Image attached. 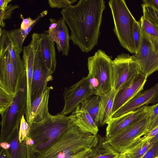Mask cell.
<instances>
[{
  "label": "cell",
  "instance_id": "cell-11",
  "mask_svg": "<svg viewBox=\"0 0 158 158\" xmlns=\"http://www.w3.org/2000/svg\"><path fill=\"white\" fill-rule=\"evenodd\" d=\"M19 81L9 51L0 48V86L14 96Z\"/></svg>",
  "mask_w": 158,
  "mask_h": 158
},
{
  "label": "cell",
  "instance_id": "cell-9",
  "mask_svg": "<svg viewBox=\"0 0 158 158\" xmlns=\"http://www.w3.org/2000/svg\"><path fill=\"white\" fill-rule=\"evenodd\" d=\"M32 37L34 41L35 54L31 85V102L44 92L47 87L48 82L53 80V73L48 69L42 60L40 47V34L34 33Z\"/></svg>",
  "mask_w": 158,
  "mask_h": 158
},
{
  "label": "cell",
  "instance_id": "cell-1",
  "mask_svg": "<svg viewBox=\"0 0 158 158\" xmlns=\"http://www.w3.org/2000/svg\"><path fill=\"white\" fill-rule=\"evenodd\" d=\"M105 3L103 0H80L61 11L71 30L70 40L82 52H89L98 43Z\"/></svg>",
  "mask_w": 158,
  "mask_h": 158
},
{
  "label": "cell",
  "instance_id": "cell-35",
  "mask_svg": "<svg viewBox=\"0 0 158 158\" xmlns=\"http://www.w3.org/2000/svg\"><path fill=\"white\" fill-rule=\"evenodd\" d=\"M25 140L27 148V158H34L35 153L34 148V141L29 136Z\"/></svg>",
  "mask_w": 158,
  "mask_h": 158
},
{
  "label": "cell",
  "instance_id": "cell-44",
  "mask_svg": "<svg viewBox=\"0 0 158 158\" xmlns=\"http://www.w3.org/2000/svg\"><path fill=\"white\" fill-rule=\"evenodd\" d=\"M119 158H130L125 153L120 154Z\"/></svg>",
  "mask_w": 158,
  "mask_h": 158
},
{
  "label": "cell",
  "instance_id": "cell-4",
  "mask_svg": "<svg viewBox=\"0 0 158 158\" xmlns=\"http://www.w3.org/2000/svg\"><path fill=\"white\" fill-rule=\"evenodd\" d=\"M108 4L114 21L113 31L121 45L129 52L135 54L133 31L136 20L124 0H110Z\"/></svg>",
  "mask_w": 158,
  "mask_h": 158
},
{
  "label": "cell",
  "instance_id": "cell-43",
  "mask_svg": "<svg viewBox=\"0 0 158 158\" xmlns=\"http://www.w3.org/2000/svg\"><path fill=\"white\" fill-rule=\"evenodd\" d=\"M152 143H154L158 141V133L154 137L151 139Z\"/></svg>",
  "mask_w": 158,
  "mask_h": 158
},
{
  "label": "cell",
  "instance_id": "cell-13",
  "mask_svg": "<svg viewBox=\"0 0 158 158\" xmlns=\"http://www.w3.org/2000/svg\"><path fill=\"white\" fill-rule=\"evenodd\" d=\"M143 36L139 49L133 56L142 73L147 77L158 71V52H154L145 37Z\"/></svg>",
  "mask_w": 158,
  "mask_h": 158
},
{
  "label": "cell",
  "instance_id": "cell-30",
  "mask_svg": "<svg viewBox=\"0 0 158 158\" xmlns=\"http://www.w3.org/2000/svg\"><path fill=\"white\" fill-rule=\"evenodd\" d=\"M142 36L140 26L138 21L136 20L134 24L133 31V39L136 51L135 53H136L139 49Z\"/></svg>",
  "mask_w": 158,
  "mask_h": 158
},
{
  "label": "cell",
  "instance_id": "cell-42",
  "mask_svg": "<svg viewBox=\"0 0 158 158\" xmlns=\"http://www.w3.org/2000/svg\"><path fill=\"white\" fill-rule=\"evenodd\" d=\"M10 147V144L8 142L4 141L0 143V148H1L8 150Z\"/></svg>",
  "mask_w": 158,
  "mask_h": 158
},
{
  "label": "cell",
  "instance_id": "cell-27",
  "mask_svg": "<svg viewBox=\"0 0 158 158\" xmlns=\"http://www.w3.org/2000/svg\"><path fill=\"white\" fill-rule=\"evenodd\" d=\"M100 100V96L94 95L85 99L79 104L82 108L89 112L98 126V115Z\"/></svg>",
  "mask_w": 158,
  "mask_h": 158
},
{
  "label": "cell",
  "instance_id": "cell-7",
  "mask_svg": "<svg viewBox=\"0 0 158 158\" xmlns=\"http://www.w3.org/2000/svg\"><path fill=\"white\" fill-rule=\"evenodd\" d=\"M112 66V90L116 93L142 72L133 56L123 53L113 60Z\"/></svg>",
  "mask_w": 158,
  "mask_h": 158
},
{
  "label": "cell",
  "instance_id": "cell-45",
  "mask_svg": "<svg viewBox=\"0 0 158 158\" xmlns=\"http://www.w3.org/2000/svg\"><path fill=\"white\" fill-rule=\"evenodd\" d=\"M156 158H158V156Z\"/></svg>",
  "mask_w": 158,
  "mask_h": 158
},
{
  "label": "cell",
  "instance_id": "cell-34",
  "mask_svg": "<svg viewBox=\"0 0 158 158\" xmlns=\"http://www.w3.org/2000/svg\"><path fill=\"white\" fill-rule=\"evenodd\" d=\"M158 156V141L153 143L141 158H156Z\"/></svg>",
  "mask_w": 158,
  "mask_h": 158
},
{
  "label": "cell",
  "instance_id": "cell-14",
  "mask_svg": "<svg viewBox=\"0 0 158 158\" xmlns=\"http://www.w3.org/2000/svg\"><path fill=\"white\" fill-rule=\"evenodd\" d=\"M158 98V83H157L150 89L141 91L132 97L112 115L111 118L153 103Z\"/></svg>",
  "mask_w": 158,
  "mask_h": 158
},
{
  "label": "cell",
  "instance_id": "cell-25",
  "mask_svg": "<svg viewBox=\"0 0 158 158\" xmlns=\"http://www.w3.org/2000/svg\"><path fill=\"white\" fill-rule=\"evenodd\" d=\"M138 22L142 34L148 41L152 48L154 52H158V28L143 15Z\"/></svg>",
  "mask_w": 158,
  "mask_h": 158
},
{
  "label": "cell",
  "instance_id": "cell-17",
  "mask_svg": "<svg viewBox=\"0 0 158 158\" xmlns=\"http://www.w3.org/2000/svg\"><path fill=\"white\" fill-rule=\"evenodd\" d=\"M23 60L25 68L27 85V98L26 119L28 123L31 113V90L35 58V47L34 39H32L30 43L24 46L23 49Z\"/></svg>",
  "mask_w": 158,
  "mask_h": 158
},
{
  "label": "cell",
  "instance_id": "cell-18",
  "mask_svg": "<svg viewBox=\"0 0 158 158\" xmlns=\"http://www.w3.org/2000/svg\"><path fill=\"white\" fill-rule=\"evenodd\" d=\"M68 117L71 123L82 131L95 135H98V126L89 112L82 108L80 105Z\"/></svg>",
  "mask_w": 158,
  "mask_h": 158
},
{
  "label": "cell",
  "instance_id": "cell-22",
  "mask_svg": "<svg viewBox=\"0 0 158 158\" xmlns=\"http://www.w3.org/2000/svg\"><path fill=\"white\" fill-rule=\"evenodd\" d=\"M116 92L111 90L100 96L98 115V126L107 124L111 119L112 110Z\"/></svg>",
  "mask_w": 158,
  "mask_h": 158
},
{
  "label": "cell",
  "instance_id": "cell-39",
  "mask_svg": "<svg viewBox=\"0 0 158 158\" xmlns=\"http://www.w3.org/2000/svg\"><path fill=\"white\" fill-rule=\"evenodd\" d=\"M157 126H158V115L154 120L148 125V133Z\"/></svg>",
  "mask_w": 158,
  "mask_h": 158
},
{
  "label": "cell",
  "instance_id": "cell-33",
  "mask_svg": "<svg viewBox=\"0 0 158 158\" xmlns=\"http://www.w3.org/2000/svg\"><path fill=\"white\" fill-rule=\"evenodd\" d=\"M77 0H48V3L52 8H63L69 7Z\"/></svg>",
  "mask_w": 158,
  "mask_h": 158
},
{
  "label": "cell",
  "instance_id": "cell-12",
  "mask_svg": "<svg viewBox=\"0 0 158 158\" xmlns=\"http://www.w3.org/2000/svg\"><path fill=\"white\" fill-rule=\"evenodd\" d=\"M155 105L144 106L118 117L111 118L107 124L106 138H109L152 111Z\"/></svg>",
  "mask_w": 158,
  "mask_h": 158
},
{
  "label": "cell",
  "instance_id": "cell-24",
  "mask_svg": "<svg viewBox=\"0 0 158 158\" xmlns=\"http://www.w3.org/2000/svg\"><path fill=\"white\" fill-rule=\"evenodd\" d=\"M19 127L17 128L6 141L10 144L7 150L11 158H27V151L26 140L22 142L19 138Z\"/></svg>",
  "mask_w": 158,
  "mask_h": 158
},
{
  "label": "cell",
  "instance_id": "cell-40",
  "mask_svg": "<svg viewBox=\"0 0 158 158\" xmlns=\"http://www.w3.org/2000/svg\"><path fill=\"white\" fill-rule=\"evenodd\" d=\"M0 158H11L8 151L0 148Z\"/></svg>",
  "mask_w": 158,
  "mask_h": 158
},
{
  "label": "cell",
  "instance_id": "cell-6",
  "mask_svg": "<svg viewBox=\"0 0 158 158\" xmlns=\"http://www.w3.org/2000/svg\"><path fill=\"white\" fill-rule=\"evenodd\" d=\"M27 98L26 71L19 81L17 91L12 103L1 114L0 143L6 141L14 131L19 127L21 119L25 114Z\"/></svg>",
  "mask_w": 158,
  "mask_h": 158
},
{
  "label": "cell",
  "instance_id": "cell-41",
  "mask_svg": "<svg viewBox=\"0 0 158 158\" xmlns=\"http://www.w3.org/2000/svg\"><path fill=\"white\" fill-rule=\"evenodd\" d=\"M12 0H0V10H4L8 5V4Z\"/></svg>",
  "mask_w": 158,
  "mask_h": 158
},
{
  "label": "cell",
  "instance_id": "cell-5",
  "mask_svg": "<svg viewBox=\"0 0 158 158\" xmlns=\"http://www.w3.org/2000/svg\"><path fill=\"white\" fill-rule=\"evenodd\" d=\"M112 61L110 56L100 49L88 58L87 77L95 95L101 96L112 90Z\"/></svg>",
  "mask_w": 158,
  "mask_h": 158
},
{
  "label": "cell",
  "instance_id": "cell-23",
  "mask_svg": "<svg viewBox=\"0 0 158 158\" xmlns=\"http://www.w3.org/2000/svg\"><path fill=\"white\" fill-rule=\"evenodd\" d=\"M120 154L107 142L106 138L98 135V142L91 153L85 158H119Z\"/></svg>",
  "mask_w": 158,
  "mask_h": 158
},
{
  "label": "cell",
  "instance_id": "cell-29",
  "mask_svg": "<svg viewBox=\"0 0 158 158\" xmlns=\"http://www.w3.org/2000/svg\"><path fill=\"white\" fill-rule=\"evenodd\" d=\"M14 96H12L0 86V113L1 114L12 103Z\"/></svg>",
  "mask_w": 158,
  "mask_h": 158
},
{
  "label": "cell",
  "instance_id": "cell-15",
  "mask_svg": "<svg viewBox=\"0 0 158 158\" xmlns=\"http://www.w3.org/2000/svg\"><path fill=\"white\" fill-rule=\"evenodd\" d=\"M48 30L45 32L52 40L55 42L58 51L63 56H68L69 49L70 36L66 23L62 17L58 20L49 19Z\"/></svg>",
  "mask_w": 158,
  "mask_h": 158
},
{
  "label": "cell",
  "instance_id": "cell-16",
  "mask_svg": "<svg viewBox=\"0 0 158 158\" xmlns=\"http://www.w3.org/2000/svg\"><path fill=\"white\" fill-rule=\"evenodd\" d=\"M147 78L141 72L136 76L124 87L116 93L112 114L127 101L143 89Z\"/></svg>",
  "mask_w": 158,
  "mask_h": 158
},
{
  "label": "cell",
  "instance_id": "cell-21",
  "mask_svg": "<svg viewBox=\"0 0 158 158\" xmlns=\"http://www.w3.org/2000/svg\"><path fill=\"white\" fill-rule=\"evenodd\" d=\"M40 34V47L42 60L48 69L54 73L56 65L54 42L51 40L45 32Z\"/></svg>",
  "mask_w": 158,
  "mask_h": 158
},
{
  "label": "cell",
  "instance_id": "cell-32",
  "mask_svg": "<svg viewBox=\"0 0 158 158\" xmlns=\"http://www.w3.org/2000/svg\"><path fill=\"white\" fill-rule=\"evenodd\" d=\"M30 131V125L23 115L21 119L19 129V138L20 142L24 141L28 136Z\"/></svg>",
  "mask_w": 158,
  "mask_h": 158
},
{
  "label": "cell",
  "instance_id": "cell-20",
  "mask_svg": "<svg viewBox=\"0 0 158 158\" xmlns=\"http://www.w3.org/2000/svg\"><path fill=\"white\" fill-rule=\"evenodd\" d=\"M0 48H4L9 51L15 74L19 81L26 72L24 63L20 54L13 48L9 37L8 31L2 30L1 27L0 29Z\"/></svg>",
  "mask_w": 158,
  "mask_h": 158
},
{
  "label": "cell",
  "instance_id": "cell-10",
  "mask_svg": "<svg viewBox=\"0 0 158 158\" xmlns=\"http://www.w3.org/2000/svg\"><path fill=\"white\" fill-rule=\"evenodd\" d=\"M94 95V90L88 77H83L70 87L64 88V105L60 113L65 115L69 114L85 99Z\"/></svg>",
  "mask_w": 158,
  "mask_h": 158
},
{
  "label": "cell",
  "instance_id": "cell-38",
  "mask_svg": "<svg viewBox=\"0 0 158 158\" xmlns=\"http://www.w3.org/2000/svg\"><path fill=\"white\" fill-rule=\"evenodd\" d=\"M158 115V103L155 105L151 114L149 125L154 120Z\"/></svg>",
  "mask_w": 158,
  "mask_h": 158
},
{
  "label": "cell",
  "instance_id": "cell-2",
  "mask_svg": "<svg viewBox=\"0 0 158 158\" xmlns=\"http://www.w3.org/2000/svg\"><path fill=\"white\" fill-rule=\"evenodd\" d=\"M98 139V135L84 132L72 123L56 142L34 158H85L92 152Z\"/></svg>",
  "mask_w": 158,
  "mask_h": 158
},
{
  "label": "cell",
  "instance_id": "cell-3",
  "mask_svg": "<svg viewBox=\"0 0 158 158\" xmlns=\"http://www.w3.org/2000/svg\"><path fill=\"white\" fill-rule=\"evenodd\" d=\"M72 124L68 116L60 113L55 115L50 114L43 120L30 124L28 136L34 141L35 156L53 144Z\"/></svg>",
  "mask_w": 158,
  "mask_h": 158
},
{
  "label": "cell",
  "instance_id": "cell-28",
  "mask_svg": "<svg viewBox=\"0 0 158 158\" xmlns=\"http://www.w3.org/2000/svg\"><path fill=\"white\" fill-rule=\"evenodd\" d=\"M143 16L158 28V11L152 7L143 4Z\"/></svg>",
  "mask_w": 158,
  "mask_h": 158
},
{
  "label": "cell",
  "instance_id": "cell-8",
  "mask_svg": "<svg viewBox=\"0 0 158 158\" xmlns=\"http://www.w3.org/2000/svg\"><path fill=\"white\" fill-rule=\"evenodd\" d=\"M152 111L123 130L106 138L107 142L117 152L122 154L135 140L148 133Z\"/></svg>",
  "mask_w": 158,
  "mask_h": 158
},
{
  "label": "cell",
  "instance_id": "cell-36",
  "mask_svg": "<svg viewBox=\"0 0 158 158\" xmlns=\"http://www.w3.org/2000/svg\"><path fill=\"white\" fill-rule=\"evenodd\" d=\"M158 133V126L150 130L142 137L138 139L140 141L148 140L154 137Z\"/></svg>",
  "mask_w": 158,
  "mask_h": 158
},
{
  "label": "cell",
  "instance_id": "cell-19",
  "mask_svg": "<svg viewBox=\"0 0 158 158\" xmlns=\"http://www.w3.org/2000/svg\"><path fill=\"white\" fill-rule=\"evenodd\" d=\"M50 90V88L47 86L42 94L31 102L29 125L43 120L50 114L48 102Z\"/></svg>",
  "mask_w": 158,
  "mask_h": 158
},
{
  "label": "cell",
  "instance_id": "cell-26",
  "mask_svg": "<svg viewBox=\"0 0 158 158\" xmlns=\"http://www.w3.org/2000/svg\"><path fill=\"white\" fill-rule=\"evenodd\" d=\"M153 144L151 139L143 141L137 139L122 154H126L130 158H141Z\"/></svg>",
  "mask_w": 158,
  "mask_h": 158
},
{
  "label": "cell",
  "instance_id": "cell-31",
  "mask_svg": "<svg viewBox=\"0 0 158 158\" xmlns=\"http://www.w3.org/2000/svg\"><path fill=\"white\" fill-rule=\"evenodd\" d=\"M19 7V6L18 5L10 4L4 10H0V25L1 28H3L5 26L4 20L10 18L13 10Z\"/></svg>",
  "mask_w": 158,
  "mask_h": 158
},
{
  "label": "cell",
  "instance_id": "cell-37",
  "mask_svg": "<svg viewBox=\"0 0 158 158\" xmlns=\"http://www.w3.org/2000/svg\"><path fill=\"white\" fill-rule=\"evenodd\" d=\"M143 4L151 6L158 11V0H143Z\"/></svg>",
  "mask_w": 158,
  "mask_h": 158
}]
</instances>
